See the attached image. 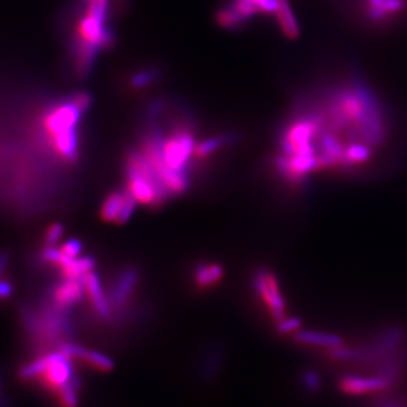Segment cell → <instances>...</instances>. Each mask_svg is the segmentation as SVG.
Here are the masks:
<instances>
[{
    "mask_svg": "<svg viewBox=\"0 0 407 407\" xmlns=\"http://www.w3.org/2000/svg\"><path fill=\"white\" fill-rule=\"evenodd\" d=\"M252 288L255 290L257 295L264 301L270 316L276 322H279L283 317H286L287 306H286V300L282 295L276 274L270 271L269 269L261 267L252 276Z\"/></svg>",
    "mask_w": 407,
    "mask_h": 407,
    "instance_id": "cell-1",
    "label": "cell"
},
{
    "mask_svg": "<svg viewBox=\"0 0 407 407\" xmlns=\"http://www.w3.org/2000/svg\"><path fill=\"white\" fill-rule=\"evenodd\" d=\"M338 389L344 394L366 395L389 392L392 386L385 378L377 374H373V376L347 374L340 378Z\"/></svg>",
    "mask_w": 407,
    "mask_h": 407,
    "instance_id": "cell-2",
    "label": "cell"
},
{
    "mask_svg": "<svg viewBox=\"0 0 407 407\" xmlns=\"http://www.w3.org/2000/svg\"><path fill=\"white\" fill-rule=\"evenodd\" d=\"M48 364L45 371L41 376V380L48 386L50 390L60 392L61 389L72 383L73 371L69 357L60 353L49 355Z\"/></svg>",
    "mask_w": 407,
    "mask_h": 407,
    "instance_id": "cell-3",
    "label": "cell"
},
{
    "mask_svg": "<svg viewBox=\"0 0 407 407\" xmlns=\"http://www.w3.org/2000/svg\"><path fill=\"white\" fill-rule=\"evenodd\" d=\"M80 114L81 111L72 102L69 105H61L59 108H53L47 115L45 129L52 138L62 132L76 130Z\"/></svg>",
    "mask_w": 407,
    "mask_h": 407,
    "instance_id": "cell-4",
    "label": "cell"
},
{
    "mask_svg": "<svg viewBox=\"0 0 407 407\" xmlns=\"http://www.w3.org/2000/svg\"><path fill=\"white\" fill-rule=\"evenodd\" d=\"M225 362V348L218 343L208 344L199 359V373L204 381H215Z\"/></svg>",
    "mask_w": 407,
    "mask_h": 407,
    "instance_id": "cell-5",
    "label": "cell"
},
{
    "mask_svg": "<svg viewBox=\"0 0 407 407\" xmlns=\"http://www.w3.org/2000/svg\"><path fill=\"white\" fill-rule=\"evenodd\" d=\"M126 175H127V191L136 199V201L151 208H157L155 190L152 184L131 166H126Z\"/></svg>",
    "mask_w": 407,
    "mask_h": 407,
    "instance_id": "cell-6",
    "label": "cell"
},
{
    "mask_svg": "<svg viewBox=\"0 0 407 407\" xmlns=\"http://www.w3.org/2000/svg\"><path fill=\"white\" fill-rule=\"evenodd\" d=\"M61 352L69 359H83L98 371H110L114 369V361L106 355H102L96 350H89L72 343H66L61 345Z\"/></svg>",
    "mask_w": 407,
    "mask_h": 407,
    "instance_id": "cell-7",
    "label": "cell"
},
{
    "mask_svg": "<svg viewBox=\"0 0 407 407\" xmlns=\"http://www.w3.org/2000/svg\"><path fill=\"white\" fill-rule=\"evenodd\" d=\"M139 280V273L136 269H126L122 274H120L118 280L115 282L114 287L111 290V298L110 301L113 306L115 307H122L123 304H126L130 297H131L134 290L138 285Z\"/></svg>",
    "mask_w": 407,
    "mask_h": 407,
    "instance_id": "cell-8",
    "label": "cell"
},
{
    "mask_svg": "<svg viewBox=\"0 0 407 407\" xmlns=\"http://www.w3.org/2000/svg\"><path fill=\"white\" fill-rule=\"evenodd\" d=\"M225 276V269L222 264L216 262H203L196 264L193 270V280L194 286L200 290L217 286Z\"/></svg>",
    "mask_w": 407,
    "mask_h": 407,
    "instance_id": "cell-9",
    "label": "cell"
},
{
    "mask_svg": "<svg viewBox=\"0 0 407 407\" xmlns=\"http://www.w3.org/2000/svg\"><path fill=\"white\" fill-rule=\"evenodd\" d=\"M84 285L85 290L89 294V297H90V300H92V303L94 306V310H96L97 313L102 319H108L110 315H111V307H110L108 298L105 297L103 290L101 287V283H99L98 276L94 273H92V271L87 273L84 276Z\"/></svg>",
    "mask_w": 407,
    "mask_h": 407,
    "instance_id": "cell-10",
    "label": "cell"
},
{
    "mask_svg": "<svg viewBox=\"0 0 407 407\" xmlns=\"http://www.w3.org/2000/svg\"><path fill=\"white\" fill-rule=\"evenodd\" d=\"M84 280L78 279H66L65 283L55 290L53 299L56 303V307L59 308H68L73 304L78 303L84 297Z\"/></svg>",
    "mask_w": 407,
    "mask_h": 407,
    "instance_id": "cell-11",
    "label": "cell"
},
{
    "mask_svg": "<svg viewBox=\"0 0 407 407\" xmlns=\"http://www.w3.org/2000/svg\"><path fill=\"white\" fill-rule=\"evenodd\" d=\"M295 343L306 347L328 348L338 347L344 344V340L337 335L327 334V332H316V331H298L294 335Z\"/></svg>",
    "mask_w": 407,
    "mask_h": 407,
    "instance_id": "cell-12",
    "label": "cell"
},
{
    "mask_svg": "<svg viewBox=\"0 0 407 407\" xmlns=\"http://www.w3.org/2000/svg\"><path fill=\"white\" fill-rule=\"evenodd\" d=\"M276 15L278 23L280 25V29L285 34V36L291 40L298 38L300 35L299 24L288 0H278Z\"/></svg>",
    "mask_w": 407,
    "mask_h": 407,
    "instance_id": "cell-13",
    "label": "cell"
},
{
    "mask_svg": "<svg viewBox=\"0 0 407 407\" xmlns=\"http://www.w3.org/2000/svg\"><path fill=\"white\" fill-rule=\"evenodd\" d=\"M368 8L366 15L374 22H383L389 16L399 13L405 3L402 0H366Z\"/></svg>",
    "mask_w": 407,
    "mask_h": 407,
    "instance_id": "cell-14",
    "label": "cell"
},
{
    "mask_svg": "<svg viewBox=\"0 0 407 407\" xmlns=\"http://www.w3.org/2000/svg\"><path fill=\"white\" fill-rule=\"evenodd\" d=\"M371 145L364 142H353L349 144L345 151V169H353L371 162L374 156Z\"/></svg>",
    "mask_w": 407,
    "mask_h": 407,
    "instance_id": "cell-15",
    "label": "cell"
},
{
    "mask_svg": "<svg viewBox=\"0 0 407 407\" xmlns=\"http://www.w3.org/2000/svg\"><path fill=\"white\" fill-rule=\"evenodd\" d=\"M234 139H236V136L234 135H229V134L228 135H218V136L204 139L201 142L196 144L194 160H201V159L213 155L216 151L224 148L230 142H233Z\"/></svg>",
    "mask_w": 407,
    "mask_h": 407,
    "instance_id": "cell-16",
    "label": "cell"
},
{
    "mask_svg": "<svg viewBox=\"0 0 407 407\" xmlns=\"http://www.w3.org/2000/svg\"><path fill=\"white\" fill-rule=\"evenodd\" d=\"M52 144L56 148V151L62 157L68 160H76L77 157V150H78V142H77V135L76 130L72 131L62 132L60 135H56L52 138Z\"/></svg>",
    "mask_w": 407,
    "mask_h": 407,
    "instance_id": "cell-17",
    "label": "cell"
},
{
    "mask_svg": "<svg viewBox=\"0 0 407 407\" xmlns=\"http://www.w3.org/2000/svg\"><path fill=\"white\" fill-rule=\"evenodd\" d=\"M94 267V259L85 258H73L66 264L61 266V273L66 279H80L90 273Z\"/></svg>",
    "mask_w": 407,
    "mask_h": 407,
    "instance_id": "cell-18",
    "label": "cell"
},
{
    "mask_svg": "<svg viewBox=\"0 0 407 407\" xmlns=\"http://www.w3.org/2000/svg\"><path fill=\"white\" fill-rule=\"evenodd\" d=\"M123 201H124V192L123 193H120V192L110 193L108 199L105 200V203L102 205V209H101L102 220L106 221V222H115L117 218L120 216Z\"/></svg>",
    "mask_w": 407,
    "mask_h": 407,
    "instance_id": "cell-19",
    "label": "cell"
},
{
    "mask_svg": "<svg viewBox=\"0 0 407 407\" xmlns=\"http://www.w3.org/2000/svg\"><path fill=\"white\" fill-rule=\"evenodd\" d=\"M216 20L218 24L227 29H236L246 22V19L237 13L231 4L217 13Z\"/></svg>",
    "mask_w": 407,
    "mask_h": 407,
    "instance_id": "cell-20",
    "label": "cell"
},
{
    "mask_svg": "<svg viewBox=\"0 0 407 407\" xmlns=\"http://www.w3.org/2000/svg\"><path fill=\"white\" fill-rule=\"evenodd\" d=\"M48 364V357H43V359H36L28 365H25L24 368L20 371V377L28 381V380H34L36 377H41L43 373L45 371Z\"/></svg>",
    "mask_w": 407,
    "mask_h": 407,
    "instance_id": "cell-21",
    "label": "cell"
},
{
    "mask_svg": "<svg viewBox=\"0 0 407 407\" xmlns=\"http://www.w3.org/2000/svg\"><path fill=\"white\" fill-rule=\"evenodd\" d=\"M301 385L303 387L312 394H316L322 389V377L317 371H306L301 373Z\"/></svg>",
    "mask_w": 407,
    "mask_h": 407,
    "instance_id": "cell-22",
    "label": "cell"
},
{
    "mask_svg": "<svg viewBox=\"0 0 407 407\" xmlns=\"http://www.w3.org/2000/svg\"><path fill=\"white\" fill-rule=\"evenodd\" d=\"M160 76V72L156 69H144L141 72L135 73L131 77V86L135 89H141L144 86L152 84L156 78Z\"/></svg>",
    "mask_w": 407,
    "mask_h": 407,
    "instance_id": "cell-23",
    "label": "cell"
},
{
    "mask_svg": "<svg viewBox=\"0 0 407 407\" xmlns=\"http://www.w3.org/2000/svg\"><path fill=\"white\" fill-rule=\"evenodd\" d=\"M136 204H138L136 199L132 196L130 192L126 190V192H124V201H123V205H122V209H120V216L117 218L115 224H118V225L126 224V222L131 218Z\"/></svg>",
    "mask_w": 407,
    "mask_h": 407,
    "instance_id": "cell-24",
    "label": "cell"
},
{
    "mask_svg": "<svg viewBox=\"0 0 407 407\" xmlns=\"http://www.w3.org/2000/svg\"><path fill=\"white\" fill-rule=\"evenodd\" d=\"M301 329V320L299 317H283L282 320L276 322V332L279 335H290L297 334Z\"/></svg>",
    "mask_w": 407,
    "mask_h": 407,
    "instance_id": "cell-25",
    "label": "cell"
},
{
    "mask_svg": "<svg viewBox=\"0 0 407 407\" xmlns=\"http://www.w3.org/2000/svg\"><path fill=\"white\" fill-rule=\"evenodd\" d=\"M77 390L72 383L64 386L61 389L59 393V398H60V402L65 407H76V404H77Z\"/></svg>",
    "mask_w": 407,
    "mask_h": 407,
    "instance_id": "cell-26",
    "label": "cell"
},
{
    "mask_svg": "<svg viewBox=\"0 0 407 407\" xmlns=\"http://www.w3.org/2000/svg\"><path fill=\"white\" fill-rule=\"evenodd\" d=\"M231 6L236 8V11L242 15L246 20L252 17L255 13H259L258 8L250 3L249 0H233Z\"/></svg>",
    "mask_w": 407,
    "mask_h": 407,
    "instance_id": "cell-27",
    "label": "cell"
},
{
    "mask_svg": "<svg viewBox=\"0 0 407 407\" xmlns=\"http://www.w3.org/2000/svg\"><path fill=\"white\" fill-rule=\"evenodd\" d=\"M259 13H276L278 8V0H249Z\"/></svg>",
    "mask_w": 407,
    "mask_h": 407,
    "instance_id": "cell-28",
    "label": "cell"
},
{
    "mask_svg": "<svg viewBox=\"0 0 407 407\" xmlns=\"http://www.w3.org/2000/svg\"><path fill=\"white\" fill-rule=\"evenodd\" d=\"M62 254H65L69 258H77L78 254L81 252V243L78 241H68L62 248H61Z\"/></svg>",
    "mask_w": 407,
    "mask_h": 407,
    "instance_id": "cell-29",
    "label": "cell"
},
{
    "mask_svg": "<svg viewBox=\"0 0 407 407\" xmlns=\"http://www.w3.org/2000/svg\"><path fill=\"white\" fill-rule=\"evenodd\" d=\"M62 231H64V229H62L60 224H55V225H52V227L48 229V231H47V237H45L47 245H48V246L56 245V243L59 242V240H60L61 236H62Z\"/></svg>",
    "mask_w": 407,
    "mask_h": 407,
    "instance_id": "cell-30",
    "label": "cell"
},
{
    "mask_svg": "<svg viewBox=\"0 0 407 407\" xmlns=\"http://www.w3.org/2000/svg\"><path fill=\"white\" fill-rule=\"evenodd\" d=\"M90 102H92V97L87 93H78L72 99L73 105L78 108L81 113L90 106Z\"/></svg>",
    "mask_w": 407,
    "mask_h": 407,
    "instance_id": "cell-31",
    "label": "cell"
},
{
    "mask_svg": "<svg viewBox=\"0 0 407 407\" xmlns=\"http://www.w3.org/2000/svg\"><path fill=\"white\" fill-rule=\"evenodd\" d=\"M13 292V287L7 282H0V298H8Z\"/></svg>",
    "mask_w": 407,
    "mask_h": 407,
    "instance_id": "cell-32",
    "label": "cell"
},
{
    "mask_svg": "<svg viewBox=\"0 0 407 407\" xmlns=\"http://www.w3.org/2000/svg\"><path fill=\"white\" fill-rule=\"evenodd\" d=\"M374 407H402V405L399 402H397L395 399H385V401L378 402Z\"/></svg>",
    "mask_w": 407,
    "mask_h": 407,
    "instance_id": "cell-33",
    "label": "cell"
},
{
    "mask_svg": "<svg viewBox=\"0 0 407 407\" xmlns=\"http://www.w3.org/2000/svg\"><path fill=\"white\" fill-rule=\"evenodd\" d=\"M8 264V254L7 252H0V276L3 274L4 269Z\"/></svg>",
    "mask_w": 407,
    "mask_h": 407,
    "instance_id": "cell-34",
    "label": "cell"
}]
</instances>
